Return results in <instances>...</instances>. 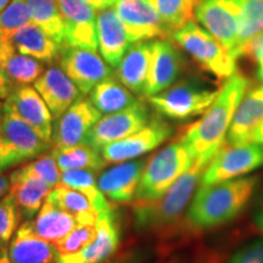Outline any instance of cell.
<instances>
[{
    "mask_svg": "<svg viewBox=\"0 0 263 263\" xmlns=\"http://www.w3.org/2000/svg\"><path fill=\"white\" fill-rule=\"evenodd\" d=\"M32 228L39 238L49 242H58L77 227V221L71 213L64 211L54 203L45 201L42 209L31 221Z\"/></svg>",
    "mask_w": 263,
    "mask_h": 263,
    "instance_id": "obj_27",
    "label": "cell"
},
{
    "mask_svg": "<svg viewBox=\"0 0 263 263\" xmlns=\"http://www.w3.org/2000/svg\"><path fill=\"white\" fill-rule=\"evenodd\" d=\"M10 177L0 174V199L4 197L10 192Z\"/></svg>",
    "mask_w": 263,
    "mask_h": 263,
    "instance_id": "obj_47",
    "label": "cell"
},
{
    "mask_svg": "<svg viewBox=\"0 0 263 263\" xmlns=\"http://www.w3.org/2000/svg\"><path fill=\"white\" fill-rule=\"evenodd\" d=\"M258 183V177L246 176L212 185H199L186 210L189 227L203 232L232 222L251 201Z\"/></svg>",
    "mask_w": 263,
    "mask_h": 263,
    "instance_id": "obj_2",
    "label": "cell"
},
{
    "mask_svg": "<svg viewBox=\"0 0 263 263\" xmlns=\"http://www.w3.org/2000/svg\"><path fill=\"white\" fill-rule=\"evenodd\" d=\"M153 41L134 43L117 66L115 76L133 94L144 95L149 76Z\"/></svg>",
    "mask_w": 263,
    "mask_h": 263,
    "instance_id": "obj_24",
    "label": "cell"
},
{
    "mask_svg": "<svg viewBox=\"0 0 263 263\" xmlns=\"http://www.w3.org/2000/svg\"><path fill=\"white\" fill-rule=\"evenodd\" d=\"M173 129L161 118H153L145 127L101 150L107 163H121L138 159L155 150L172 136Z\"/></svg>",
    "mask_w": 263,
    "mask_h": 263,
    "instance_id": "obj_12",
    "label": "cell"
},
{
    "mask_svg": "<svg viewBox=\"0 0 263 263\" xmlns=\"http://www.w3.org/2000/svg\"><path fill=\"white\" fill-rule=\"evenodd\" d=\"M252 141H255V143H258V144H262V145H263V122L261 123V126H259L254 133V137H252Z\"/></svg>",
    "mask_w": 263,
    "mask_h": 263,
    "instance_id": "obj_49",
    "label": "cell"
},
{
    "mask_svg": "<svg viewBox=\"0 0 263 263\" xmlns=\"http://www.w3.org/2000/svg\"><path fill=\"white\" fill-rule=\"evenodd\" d=\"M25 161L20 154L0 134V174Z\"/></svg>",
    "mask_w": 263,
    "mask_h": 263,
    "instance_id": "obj_41",
    "label": "cell"
},
{
    "mask_svg": "<svg viewBox=\"0 0 263 263\" xmlns=\"http://www.w3.org/2000/svg\"><path fill=\"white\" fill-rule=\"evenodd\" d=\"M47 201L71 213L78 224H97L99 213L89 200L83 194L70 188L62 182L58 184L54 189H51L47 197Z\"/></svg>",
    "mask_w": 263,
    "mask_h": 263,
    "instance_id": "obj_29",
    "label": "cell"
},
{
    "mask_svg": "<svg viewBox=\"0 0 263 263\" xmlns=\"http://www.w3.org/2000/svg\"><path fill=\"white\" fill-rule=\"evenodd\" d=\"M6 103L11 105L20 117L24 118L45 140L51 141L54 116L34 87L29 84L15 85Z\"/></svg>",
    "mask_w": 263,
    "mask_h": 263,
    "instance_id": "obj_21",
    "label": "cell"
},
{
    "mask_svg": "<svg viewBox=\"0 0 263 263\" xmlns=\"http://www.w3.org/2000/svg\"><path fill=\"white\" fill-rule=\"evenodd\" d=\"M219 89L197 81H180L168 89L147 98L154 110L173 121H188L201 116L215 101Z\"/></svg>",
    "mask_w": 263,
    "mask_h": 263,
    "instance_id": "obj_6",
    "label": "cell"
},
{
    "mask_svg": "<svg viewBox=\"0 0 263 263\" xmlns=\"http://www.w3.org/2000/svg\"><path fill=\"white\" fill-rule=\"evenodd\" d=\"M89 100L101 115H110L126 110L138 99L116 77H110L95 85L89 93Z\"/></svg>",
    "mask_w": 263,
    "mask_h": 263,
    "instance_id": "obj_28",
    "label": "cell"
},
{
    "mask_svg": "<svg viewBox=\"0 0 263 263\" xmlns=\"http://www.w3.org/2000/svg\"><path fill=\"white\" fill-rule=\"evenodd\" d=\"M0 263H14L12 259L10 258L8 248L0 249Z\"/></svg>",
    "mask_w": 263,
    "mask_h": 263,
    "instance_id": "obj_50",
    "label": "cell"
},
{
    "mask_svg": "<svg viewBox=\"0 0 263 263\" xmlns=\"http://www.w3.org/2000/svg\"><path fill=\"white\" fill-rule=\"evenodd\" d=\"M172 41L186 51L200 67L218 80H228L236 72V59L209 31L192 21L171 34Z\"/></svg>",
    "mask_w": 263,
    "mask_h": 263,
    "instance_id": "obj_5",
    "label": "cell"
},
{
    "mask_svg": "<svg viewBox=\"0 0 263 263\" xmlns=\"http://www.w3.org/2000/svg\"><path fill=\"white\" fill-rule=\"evenodd\" d=\"M97 34L100 55L111 67L117 68L133 43L115 8L97 11Z\"/></svg>",
    "mask_w": 263,
    "mask_h": 263,
    "instance_id": "obj_19",
    "label": "cell"
},
{
    "mask_svg": "<svg viewBox=\"0 0 263 263\" xmlns=\"http://www.w3.org/2000/svg\"><path fill=\"white\" fill-rule=\"evenodd\" d=\"M65 24L66 47L98 50L97 10L87 0H58Z\"/></svg>",
    "mask_w": 263,
    "mask_h": 263,
    "instance_id": "obj_13",
    "label": "cell"
},
{
    "mask_svg": "<svg viewBox=\"0 0 263 263\" xmlns=\"http://www.w3.org/2000/svg\"><path fill=\"white\" fill-rule=\"evenodd\" d=\"M183 66V55L176 43L168 38L153 41V55L144 97H153L168 89L179 78Z\"/></svg>",
    "mask_w": 263,
    "mask_h": 263,
    "instance_id": "obj_15",
    "label": "cell"
},
{
    "mask_svg": "<svg viewBox=\"0 0 263 263\" xmlns=\"http://www.w3.org/2000/svg\"><path fill=\"white\" fill-rule=\"evenodd\" d=\"M250 88V81L235 72L226 80L219 93L199 121L190 124L180 137L195 159L210 162L222 146L240 101Z\"/></svg>",
    "mask_w": 263,
    "mask_h": 263,
    "instance_id": "obj_1",
    "label": "cell"
},
{
    "mask_svg": "<svg viewBox=\"0 0 263 263\" xmlns=\"http://www.w3.org/2000/svg\"><path fill=\"white\" fill-rule=\"evenodd\" d=\"M97 224H77V227L68 233L65 238L55 242V248L59 255H71L89 245L97 238Z\"/></svg>",
    "mask_w": 263,
    "mask_h": 263,
    "instance_id": "obj_38",
    "label": "cell"
},
{
    "mask_svg": "<svg viewBox=\"0 0 263 263\" xmlns=\"http://www.w3.org/2000/svg\"><path fill=\"white\" fill-rule=\"evenodd\" d=\"M32 14L28 0H11L0 12V32L10 38L14 32L31 24Z\"/></svg>",
    "mask_w": 263,
    "mask_h": 263,
    "instance_id": "obj_36",
    "label": "cell"
},
{
    "mask_svg": "<svg viewBox=\"0 0 263 263\" xmlns=\"http://www.w3.org/2000/svg\"><path fill=\"white\" fill-rule=\"evenodd\" d=\"M207 164L206 161L195 159L192 167L163 196L154 201H137L133 207L136 228L143 232L162 233L176 226L188 210Z\"/></svg>",
    "mask_w": 263,
    "mask_h": 263,
    "instance_id": "obj_3",
    "label": "cell"
},
{
    "mask_svg": "<svg viewBox=\"0 0 263 263\" xmlns=\"http://www.w3.org/2000/svg\"><path fill=\"white\" fill-rule=\"evenodd\" d=\"M60 67L77 85L82 95L89 94L95 85L114 77L112 67L101 55L89 49L65 47L60 55Z\"/></svg>",
    "mask_w": 263,
    "mask_h": 263,
    "instance_id": "obj_11",
    "label": "cell"
},
{
    "mask_svg": "<svg viewBox=\"0 0 263 263\" xmlns=\"http://www.w3.org/2000/svg\"><path fill=\"white\" fill-rule=\"evenodd\" d=\"M147 159L129 160L111 167L99 176L98 186L110 201L129 203L136 199Z\"/></svg>",
    "mask_w": 263,
    "mask_h": 263,
    "instance_id": "obj_18",
    "label": "cell"
},
{
    "mask_svg": "<svg viewBox=\"0 0 263 263\" xmlns=\"http://www.w3.org/2000/svg\"><path fill=\"white\" fill-rule=\"evenodd\" d=\"M3 110H4V104L2 103V99H0V118H2L3 115Z\"/></svg>",
    "mask_w": 263,
    "mask_h": 263,
    "instance_id": "obj_52",
    "label": "cell"
},
{
    "mask_svg": "<svg viewBox=\"0 0 263 263\" xmlns=\"http://www.w3.org/2000/svg\"><path fill=\"white\" fill-rule=\"evenodd\" d=\"M159 12L171 32L193 21L195 10L201 0H147Z\"/></svg>",
    "mask_w": 263,
    "mask_h": 263,
    "instance_id": "obj_33",
    "label": "cell"
},
{
    "mask_svg": "<svg viewBox=\"0 0 263 263\" xmlns=\"http://www.w3.org/2000/svg\"><path fill=\"white\" fill-rule=\"evenodd\" d=\"M15 51L16 50L14 45H12L11 41H10V38H8L5 34H3V33L0 32V64H2L3 61H5L10 55L14 54Z\"/></svg>",
    "mask_w": 263,
    "mask_h": 263,
    "instance_id": "obj_44",
    "label": "cell"
},
{
    "mask_svg": "<svg viewBox=\"0 0 263 263\" xmlns=\"http://www.w3.org/2000/svg\"><path fill=\"white\" fill-rule=\"evenodd\" d=\"M28 3L33 24L65 48V24L58 0H28Z\"/></svg>",
    "mask_w": 263,
    "mask_h": 263,
    "instance_id": "obj_31",
    "label": "cell"
},
{
    "mask_svg": "<svg viewBox=\"0 0 263 263\" xmlns=\"http://www.w3.org/2000/svg\"><path fill=\"white\" fill-rule=\"evenodd\" d=\"M252 221H254V226L259 234L263 235V197L259 200V202L256 206L254 216H252Z\"/></svg>",
    "mask_w": 263,
    "mask_h": 263,
    "instance_id": "obj_45",
    "label": "cell"
},
{
    "mask_svg": "<svg viewBox=\"0 0 263 263\" xmlns=\"http://www.w3.org/2000/svg\"><path fill=\"white\" fill-rule=\"evenodd\" d=\"M104 263H138V258L136 255H127L123 257L115 258L112 261H106Z\"/></svg>",
    "mask_w": 263,
    "mask_h": 263,
    "instance_id": "obj_48",
    "label": "cell"
},
{
    "mask_svg": "<svg viewBox=\"0 0 263 263\" xmlns=\"http://www.w3.org/2000/svg\"><path fill=\"white\" fill-rule=\"evenodd\" d=\"M115 10L133 44L168 38L172 34L157 10L147 0H118Z\"/></svg>",
    "mask_w": 263,
    "mask_h": 263,
    "instance_id": "obj_10",
    "label": "cell"
},
{
    "mask_svg": "<svg viewBox=\"0 0 263 263\" xmlns=\"http://www.w3.org/2000/svg\"><path fill=\"white\" fill-rule=\"evenodd\" d=\"M21 217L14 197L10 194L0 199V249L8 248V244L18 229Z\"/></svg>",
    "mask_w": 263,
    "mask_h": 263,
    "instance_id": "obj_37",
    "label": "cell"
},
{
    "mask_svg": "<svg viewBox=\"0 0 263 263\" xmlns=\"http://www.w3.org/2000/svg\"><path fill=\"white\" fill-rule=\"evenodd\" d=\"M10 41L14 45L15 50L20 54L28 55L48 64L60 59L64 49L48 33H45L33 22L12 33Z\"/></svg>",
    "mask_w": 263,
    "mask_h": 263,
    "instance_id": "obj_26",
    "label": "cell"
},
{
    "mask_svg": "<svg viewBox=\"0 0 263 263\" xmlns=\"http://www.w3.org/2000/svg\"><path fill=\"white\" fill-rule=\"evenodd\" d=\"M246 0H201L195 18L236 58ZM238 59V58H236Z\"/></svg>",
    "mask_w": 263,
    "mask_h": 263,
    "instance_id": "obj_8",
    "label": "cell"
},
{
    "mask_svg": "<svg viewBox=\"0 0 263 263\" xmlns=\"http://www.w3.org/2000/svg\"><path fill=\"white\" fill-rule=\"evenodd\" d=\"M51 153L61 172L71 170H87L98 172L107 164L101 151L85 143L67 147H54Z\"/></svg>",
    "mask_w": 263,
    "mask_h": 263,
    "instance_id": "obj_30",
    "label": "cell"
},
{
    "mask_svg": "<svg viewBox=\"0 0 263 263\" xmlns=\"http://www.w3.org/2000/svg\"><path fill=\"white\" fill-rule=\"evenodd\" d=\"M98 234L93 241L78 252L59 255L57 263H104L110 259L121 244V229L112 210L99 215Z\"/></svg>",
    "mask_w": 263,
    "mask_h": 263,
    "instance_id": "obj_16",
    "label": "cell"
},
{
    "mask_svg": "<svg viewBox=\"0 0 263 263\" xmlns=\"http://www.w3.org/2000/svg\"><path fill=\"white\" fill-rule=\"evenodd\" d=\"M263 32V0H246L241 27L239 33L236 58H240V51L250 41H252Z\"/></svg>",
    "mask_w": 263,
    "mask_h": 263,
    "instance_id": "obj_35",
    "label": "cell"
},
{
    "mask_svg": "<svg viewBox=\"0 0 263 263\" xmlns=\"http://www.w3.org/2000/svg\"><path fill=\"white\" fill-rule=\"evenodd\" d=\"M15 84L12 83L11 80L5 73L4 68L0 65V99L2 100H6L11 94L12 89H14Z\"/></svg>",
    "mask_w": 263,
    "mask_h": 263,
    "instance_id": "obj_43",
    "label": "cell"
},
{
    "mask_svg": "<svg viewBox=\"0 0 263 263\" xmlns=\"http://www.w3.org/2000/svg\"><path fill=\"white\" fill-rule=\"evenodd\" d=\"M263 122V84L249 88L236 108L226 141L232 145L251 143Z\"/></svg>",
    "mask_w": 263,
    "mask_h": 263,
    "instance_id": "obj_22",
    "label": "cell"
},
{
    "mask_svg": "<svg viewBox=\"0 0 263 263\" xmlns=\"http://www.w3.org/2000/svg\"><path fill=\"white\" fill-rule=\"evenodd\" d=\"M95 172L87 170H71L61 172V182L70 188L77 190L89 200L99 215L111 211L107 197L99 189Z\"/></svg>",
    "mask_w": 263,
    "mask_h": 263,
    "instance_id": "obj_32",
    "label": "cell"
},
{
    "mask_svg": "<svg viewBox=\"0 0 263 263\" xmlns=\"http://www.w3.org/2000/svg\"><path fill=\"white\" fill-rule=\"evenodd\" d=\"M245 57L257 66L263 65V32L250 41L240 51V58Z\"/></svg>",
    "mask_w": 263,
    "mask_h": 263,
    "instance_id": "obj_42",
    "label": "cell"
},
{
    "mask_svg": "<svg viewBox=\"0 0 263 263\" xmlns=\"http://www.w3.org/2000/svg\"><path fill=\"white\" fill-rule=\"evenodd\" d=\"M10 192L22 217L32 219L37 216L43 203L51 192V186L44 180L25 173L21 168L10 174Z\"/></svg>",
    "mask_w": 263,
    "mask_h": 263,
    "instance_id": "obj_25",
    "label": "cell"
},
{
    "mask_svg": "<svg viewBox=\"0 0 263 263\" xmlns=\"http://www.w3.org/2000/svg\"><path fill=\"white\" fill-rule=\"evenodd\" d=\"M87 2L93 6L97 11H100V10L114 8V6L117 4L118 0H87Z\"/></svg>",
    "mask_w": 263,
    "mask_h": 263,
    "instance_id": "obj_46",
    "label": "cell"
},
{
    "mask_svg": "<svg viewBox=\"0 0 263 263\" xmlns=\"http://www.w3.org/2000/svg\"><path fill=\"white\" fill-rule=\"evenodd\" d=\"M8 250L14 263H57L59 256L52 242L35 234L31 219L18 227Z\"/></svg>",
    "mask_w": 263,
    "mask_h": 263,
    "instance_id": "obj_23",
    "label": "cell"
},
{
    "mask_svg": "<svg viewBox=\"0 0 263 263\" xmlns=\"http://www.w3.org/2000/svg\"><path fill=\"white\" fill-rule=\"evenodd\" d=\"M151 120L153 116L149 112V108L143 101L138 100L126 110L101 117L91 127L88 136L85 137L84 143L101 151L108 144L124 139L140 130Z\"/></svg>",
    "mask_w": 263,
    "mask_h": 263,
    "instance_id": "obj_9",
    "label": "cell"
},
{
    "mask_svg": "<svg viewBox=\"0 0 263 263\" xmlns=\"http://www.w3.org/2000/svg\"><path fill=\"white\" fill-rule=\"evenodd\" d=\"M263 167V145L251 143L232 145L227 141L217 150L203 171L200 185H212L241 178Z\"/></svg>",
    "mask_w": 263,
    "mask_h": 263,
    "instance_id": "obj_7",
    "label": "cell"
},
{
    "mask_svg": "<svg viewBox=\"0 0 263 263\" xmlns=\"http://www.w3.org/2000/svg\"><path fill=\"white\" fill-rule=\"evenodd\" d=\"M10 2H11V0H0V12L9 5Z\"/></svg>",
    "mask_w": 263,
    "mask_h": 263,
    "instance_id": "obj_51",
    "label": "cell"
},
{
    "mask_svg": "<svg viewBox=\"0 0 263 263\" xmlns=\"http://www.w3.org/2000/svg\"><path fill=\"white\" fill-rule=\"evenodd\" d=\"M224 263H263V238L242 245Z\"/></svg>",
    "mask_w": 263,
    "mask_h": 263,
    "instance_id": "obj_40",
    "label": "cell"
},
{
    "mask_svg": "<svg viewBox=\"0 0 263 263\" xmlns=\"http://www.w3.org/2000/svg\"><path fill=\"white\" fill-rule=\"evenodd\" d=\"M25 173L48 183L52 189L61 183V171L52 153L43 154L39 159L20 167Z\"/></svg>",
    "mask_w": 263,
    "mask_h": 263,
    "instance_id": "obj_39",
    "label": "cell"
},
{
    "mask_svg": "<svg viewBox=\"0 0 263 263\" xmlns=\"http://www.w3.org/2000/svg\"><path fill=\"white\" fill-rule=\"evenodd\" d=\"M195 161L192 151L182 138L154 154L141 174L138 185L137 201H154L167 193Z\"/></svg>",
    "mask_w": 263,
    "mask_h": 263,
    "instance_id": "obj_4",
    "label": "cell"
},
{
    "mask_svg": "<svg viewBox=\"0 0 263 263\" xmlns=\"http://www.w3.org/2000/svg\"><path fill=\"white\" fill-rule=\"evenodd\" d=\"M0 134L25 161L47 153L51 143L45 140L24 118L20 117L6 101L0 118Z\"/></svg>",
    "mask_w": 263,
    "mask_h": 263,
    "instance_id": "obj_17",
    "label": "cell"
},
{
    "mask_svg": "<svg viewBox=\"0 0 263 263\" xmlns=\"http://www.w3.org/2000/svg\"><path fill=\"white\" fill-rule=\"evenodd\" d=\"M33 87L41 94L55 120L82 97L77 85L58 66H51L43 72L41 77L33 83Z\"/></svg>",
    "mask_w": 263,
    "mask_h": 263,
    "instance_id": "obj_20",
    "label": "cell"
},
{
    "mask_svg": "<svg viewBox=\"0 0 263 263\" xmlns=\"http://www.w3.org/2000/svg\"><path fill=\"white\" fill-rule=\"evenodd\" d=\"M101 118L89 99L80 98L57 120L52 129L54 147H67L84 143L91 127Z\"/></svg>",
    "mask_w": 263,
    "mask_h": 263,
    "instance_id": "obj_14",
    "label": "cell"
},
{
    "mask_svg": "<svg viewBox=\"0 0 263 263\" xmlns=\"http://www.w3.org/2000/svg\"><path fill=\"white\" fill-rule=\"evenodd\" d=\"M0 65L15 85L34 83L44 72V66L41 61L17 51L10 55Z\"/></svg>",
    "mask_w": 263,
    "mask_h": 263,
    "instance_id": "obj_34",
    "label": "cell"
}]
</instances>
